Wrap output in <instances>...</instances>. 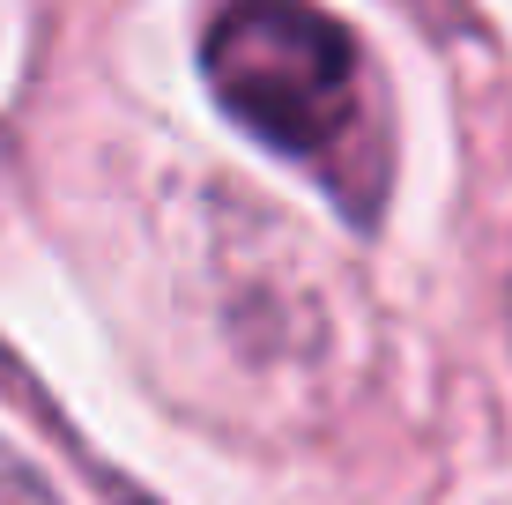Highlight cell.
Here are the masks:
<instances>
[{"label":"cell","instance_id":"1","mask_svg":"<svg viewBox=\"0 0 512 505\" xmlns=\"http://www.w3.org/2000/svg\"><path fill=\"white\" fill-rule=\"evenodd\" d=\"M201 67L245 134H260L297 164H320V179L364 127L357 38L342 15L312 8V0H223Z\"/></svg>","mask_w":512,"mask_h":505},{"label":"cell","instance_id":"2","mask_svg":"<svg viewBox=\"0 0 512 505\" xmlns=\"http://www.w3.org/2000/svg\"><path fill=\"white\" fill-rule=\"evenodd\" d=\"M119 505H141V498H119Z\"/></svg>","mask_w":512,"mask_h":505}]
</instances>
